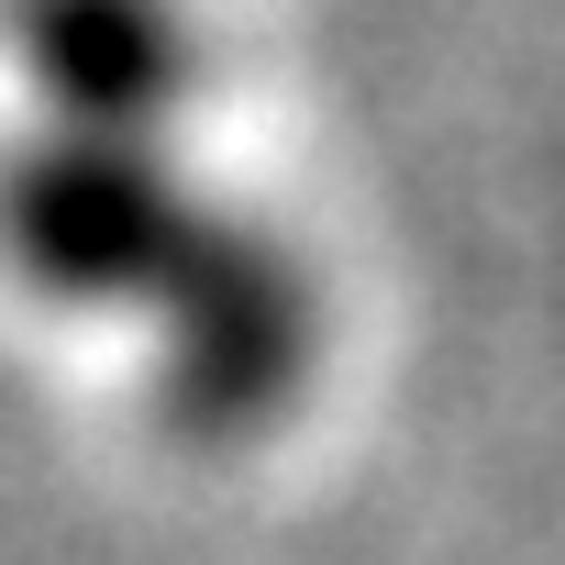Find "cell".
Returning a JSON list of instances; mask_svg holds the SVG:
<instances>
[{
	"label": "cell",
	"mask_w": 565,
	"mask_h": 565,
	"mask_svg": "<svg viewBox=\"0 0 565 565\" xmlns=\"http://www.w3.org/2000/svg\"><path fill=\"white\" fill-rule=\"evenodd\" d=\"M12 34L100 145L156 122L178 100V67H189V45L156 0H12Z\"/></svg>",
	"instance_id": "2"
},
{
	"label": "cell",
	"mask_w": 565,
	"mask_h": 565,
	"mask_svg": "<svg viewBox=\"0 0 565 565\" xmlns=\"http://www.w3.org/2000/svg\"><path fill=\"white\" fill-rule=\"evenodd\" d=\"M0 233H12L23 277L67 300H156L167 311V388L189 433H244L311 366V300L255 233L222 211L178 200L145 156L122 145H56L23 156L0 189Z\"/></svg>",
	"instance_id": "1"
}]
</instances>
